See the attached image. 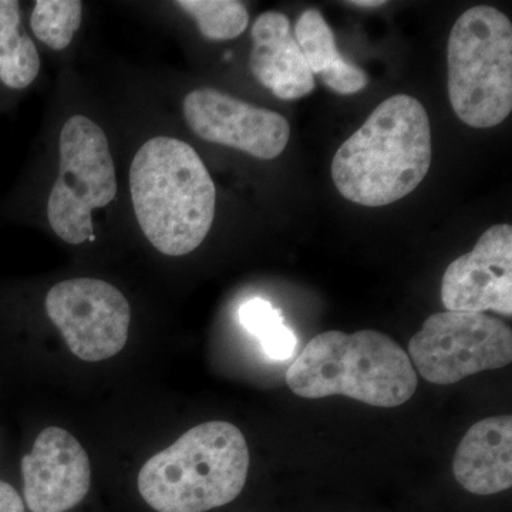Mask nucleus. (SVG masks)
Here are the masks:
<instances>
[{"label":"nucleus","instance_id":"nucleus-1","mask_svg":"<svg viewBox=\"0 0 512 512\" xmlns=\"http://www.w3.org/2000/svg\"><path fill=\"white\" fill-rule=\"evenodd\" d=\"M131 204L147 241L167 256L195 251L214 224L217 188L194 147L154 136L130 165Z\"/></svg>","mask_w":512,"mask_h":512},{"label":"nucleus","instance_id":"nucleus-2","mask_svg":"<svg viewBox=\"0 0 512 512\" xmlns=\"http://www.w3.org/2000/svg\"><path fill=\"white\" fill-rule=\"evenodd\" d=\"M431 128L419 100H384L336 151L332 178L343 198L384 207L412 194L429 173Z\"/></svg>","mask_w":512,"mask_h":512},{"label":"nucleus","instance_id":"nucleus-3","mask_svg":"<svg viewBox=\"0 0 512 512\" xmlns=\"http://www.w3.org/2000/svg\"><path fill=\"white\" fill-rule=\"evenodd\" d=\"M286 383L305 399L342 394L369 406L397 407L412 399L417 376L407 353L384 333L329 330L305 346Z\"/></svg>","mask_w":512,"mask_h":512},{"label":"nucleus","instance_id":"nucleus-4","mask_svg":"<svg viewBox=\"0 0 512 512\" xmlns=\"http://www.w3.org/2000/svg\"><path fill=\"white\" fill-rule=\"evenodd\" d=\"M249 451L244 434L227 421H208L151 457L138 474V491L157 512H205L244 490Z\"/></svg>","mask_w":512,"mask_h":512},{"label":"nucleus","instance_id":"nucleus-5","mask_svg":"<svg viewBox=\"0 0 512 512\" xmlns=\"http://www.w3.org/2000/svg\"><path fill=\"white\" fill-rule=\"evenodd\" d=\"M448 97L473 128L503 123L512 111V25L493 6H474L448 36Z\"/></svg>","mask_w":512,"mask_h":512},{"label":"nucleus","instance_id":"nucleus-6","mask_svg":"<svg viewBox=\"0 0 512 512\" xmlns=\"http://www.w3.org/2000/svg\"><path fill=\"white\" fill-rule=\"evenodd\" d=\"M117 190L106 131L90 117L73 114L60 130L59 171L46 207L50 228L69 245L93 241V214L109 207Z\"/></svg>","mask_w":512,"mask_h":512},{"label":"nucleus","instance_id":"nucleus-7","mask_svg":"<svg viewBox=\"0 0 512 512\" xmlns=\"http://www.w3.org/2000/svg\"><path fill=\"white\" fill-rule=\"evenodd\" d=\"M409 353L427 382L453 384L510 365L512 332L485 313H434L410 339Z\"/></svg>","mask_w":512,"mask_h":512},{"label":"nucleus","instance_id":"nucleus-8","mask_svg":"<svg viewBox=\"0 0 512 512\" xmlns=\"http://www.w3.org/2000/svg\"><path fill=\"white\" fill-rule=\"evenodd\" d=\"M46 312L74 355L86 362L110 359L126 346L131 308L109 282L67 279L50 288Z\"/></svg>","mask_w":512,"mask_h":512},{"label":"nucleus","instance_id":"nucleus-9","mask_svg":"<svg viewBox=\"0 0 512 512\" xmlns=\"http://www.w3.org/2000/svg\"><path fill=\"white\" fill-rule=\"evenodd\" d=\"M183 114L195 136L259 160L281 156L291 137L288 120L281 114L252 106L212 87L188 93L183 101Z\"/></svg>","mask_w":512,"mask_h":512},{"label":"nucleus","instance_id":"nucleus-10","mask_svg":"<svg viewBox=\"0 0 512 512\" xmlns=\"http://www.w3.org/2000/svg\"><path fill=\"white\" fill-rule=\"evenodd\" d=\"M441 301L450 312L512 315V227L497 224L473 251L451 262L441 281Z\"/></svg>","mask_w":512,"mask_h":512},{"label":"nucleus","instance_id":"nucleus-11","mask_svg":"<svg viewBox=\"0 0 512 512\" xmlns=\"http://www.w3.org/2000/svg\"><path fill=\"white\" fill-rule=\"evenodd\" d=\"M23 494L32 512H66L79 505L92 485V467L82 444L69 431L47 427L22 460Z\"/></svg>","mask_w":512,"mask_h":512},{"label":"nucleus","instance_id":"nucleus-12","mask_svg":"<svg viewBox=\"0 0 512 512\" xmlns=\"http://www.w3.org/2000/svg\"><path fill=\"white\" fill-rule=\"evenodd\" d=\"M249 69L265 89L281 100H298L315 90V77L296 42L288 16L265 12L251 30Z\"/></svg>","mask_w":512,"mask_h":512},{"label":"nucleus","instance_id":"nucleus-13","mask_svg":"<svg viewBox=\"0 0 512 512\" xmlns=\"http://www.w3.org/2000/svg\"><path fill=\"white\" fill-rule=\"evenodd\" d=\"M511 416L478 421L458 444L453 471L470 493L493 495L512 485Z\"/></svg>","mask_w":512,"mask_h":512},{"label":"nucleus","instance_id":"nucleus-14","mask_svg":"<svg viewBox=\"0 0 512 512\" xmlns=\"http://www.w3.org/2000/svg\"><path fill=\"white\" fill-rule=\"evenodd\" d=\"M293 35L313 76H319L333 92L349 96L366 89L369 77L340 55L335 33L318 9H306L299 16Z\"/></svg>","mask_w":512,"mask_h":512},{"label":"nucleus","instance_id":"nucleus-15","mask_svg":"<svg viewBox=\"0 0 512 512\" xmlns=\"http://www.w3.org/2000/svg\"><path fill=\"white\" fill-rule=\"evenodd\" d=\"M39 73V52L22 30L20 3L0 0V82L12 90H25Z\"/></svg>","mask_w":512,"mask_h":512},{"label":"nucleus","instance_id":"nucleus-16","mask_svg":"<svg viewBox=\"0 0 512 512\" xmlns=\"http://www.w3.org/2000/svg\"><path fill=\"white\" fill-rule=\"evenodd\" d=\"M83 22L79 0H37L30 15L33 35L55 52L72 45Z\"/></svg>","mask_w":512,"mask_h":512},{"label":"nucleus","instance_id":"nucleus-17","mask_svg":"<svg viewBox=\"0 0 512 512\" xmlns=\"http://www.w3.org/2000/svg\"><path fill=\"white\" fill-rule=\"evenodd\" d=\"M175 6L197 22L205 39L214 42L237 39L249 25L247 6L238 0H178Z\"/></svg>","mask_w":512,"mask_h":512},{"label":"nucleus","instance_id":"nucleus-18","mask_svg":"<svg viewBox=\"0 0 512 512\" xmlns=\"http://www.w3.org/2000/svg\"><path fill=\"white\" fill-rule=\"evenodd\" d=\"M242 326L261 342L272 360H288L296 348V338L285 325L281 312L264 299H252L239 311Z\"/></svg>","mask_w":512,"mask_h":512},{"label":"nucleus","instance_id":"nucleus-19","mask_svg":"<svg viewBox=\"0 0 512 512\" xmlns=\"http://www.w3.org/2000/svg\"><path fill=\"white\" fill-rule=\"evenodd\" d=\"M0 512H25L22 497L5 481H0Z\"/></svg>","mask_w":512,"mask_h":512},{"label":"nucleus","instance_id":"nucleus-20","mask_svg":"<svg viewBox=\"0 0 512 512\" xmlns=\"http://www.w3.org/2000/svg\"><path fill=\"white\" fill-rule=\"evenodd\" d=\"M349 5H355L357 8H379V6L386 5L384 0H355V2H349Z\"/></svg>","mask_w":512,"mask_h":512}]
</instances>
